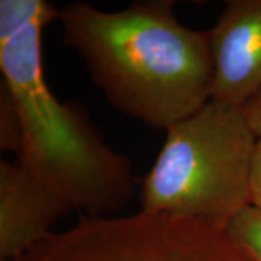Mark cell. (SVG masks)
Returning a JSON list of instances; mask_svg holds the SVG:
<instances>
[{"instance_id": "cell-1", "label": "cell", "mask_w": 261, "mask_h": 261, "mask_svg": "<svg viewBox=\"0 0 261 261\" xmlns=\"http://www.w3.org/2000/svg\"><path fill=\"white\" fill-rule=\"evenodd\" d=\"M173 0L136 2L121 11L87 3L60 10L63 41L83 58L113 107L168 130L212 98L210 34L182 25Z\"/></svg>"}, {"instance_id": "cell-2", "label": "cell", "mask_w": 261, "mask_h": 261, "mask_svg": "<svg viewBox=\"0 0 261 261\" xmlns=\"http://www.w3.org/2000/svg\"><path fill=\"white\" fill-rule=\"evenodd\" d=\"M39 22L0 46V69L23 129L17 160L63 196L83 217H110L132 200L130 161L110 148L83 108L51 92Z\"/></svg>"}, {"instance_id": "cell-3", "label": "cell", "mask_w": 261, "mask_h": 261, "mask_svg": "<svg viewBox=\"0 0 261 261\" xmlns=\"http://www.w3.org/2000/svg\"><path fill=\"white\" fill-rule=\"evenodd\" d=\"M140 184L143 212L227 226L250 204L257 138L242 108L210 100L172 126Z\"/></svg>"}, {"instance_id": "cell-4", "label": "cell", "mask_w": 261, "mask_h": 261, "mask_svg": "<svg viewBox=\"0 0 261 261\" xmlns=\"http://www.w3.org/2000/svg\"><path fill=\"white\" fill-rule=\"evenodd\" d=\"M16 261H256L223 224L163 213L81 217Z\"/></svg>"}, {"instance_id": "cell-5", "label": "cell", "mask_w": 261, "mask_h": 261, "mask_svg": "<svg viewBox=\"0 0 261 261\" xmlns=\"http://www.w3.org/2000/svg\"><path fill=\"white\" fill-rule=\"evenodd\" d=\"M214 102L243 108L261 91V0H230L208 31Z\"/></svg>"}, {"instance_id": "cell-6", "label": "cell", "mask_w": 261, "mask_h": 261, "mask_svg": "<svg viewBox=\"0 0 261 261\" xmlns=\"http://www.w3.org/2000/svg\"><path fill=\"white\" fill-rule=\"evenodd\" d=\"M71 207L18 160L0 161V261H16L54 232Z\"/></svg>"}, {"instance_id": "cell-7", "label": "cell", "mask_w": 261, "mask_h": 261, "mask_svg": "<svg viewBox=\"0 0 261 261\" xmlns=\"http://www.w3.org/2000/svg\"><path fill=\"white\" fill-rule=\"evenodd\" d=\"M60 10L46 0H0V46L33 24L58 21Z\"/></svg>"}, {"instance_id": "cell-8", "label": "cell", "mask_w": 261, "mask_h": 261, "mask_svg": "<svg viewBox=\"0 0 261 261\" xmlns=\"http://www.w3.org/2000/svg\"><path fill=\"white\" fill-rule=\"evenodd\" d=\"M23 129L17 106L11 91L4 81L0 87V148L4 151L21 155Z\"/></svg>"}, {"instance_id": "cell-9", "label": "cell", "mask_w": 261, "mask_h": 261, "mask_svg": "<svg viewBox=\"0 0 261 261\" xmlns=\"http://www.w3.org/2000/svg\"><path fill=\"white\" fill-rule=\"evenodd\" d=\"M227 231L256 261H261V207L248 204L227 224Z\"/></svg>"}, {"instance_id": "cell-10", "label": "cell", "mask_w": 261, "mask_h": 261, "mask_svg": "<svg viewBox=\"0 0 261 261\" xmlns=\"http://www.w3.org/2000/svg\"><path fill=\"white\" fill-rule=\"evenodd\" d=\"M250 204L261 207V139H257L250 175Z\"/></svg>"}, {"instance_id": "cell-11", "label": "cell", "mask_w": 261, "mask_h": 261, "mask_svg": "<svg viewBox=\"0 0 261 261\" xmlns=\"http://www.w3.org/2000/svg\"><path fill=\"white\" fill-rule=\"evenodd\" d=\"M242 109L248 125L250 126L256 138L261 139V91L249 102H247Z\"/></svg>"}]
</instances>
